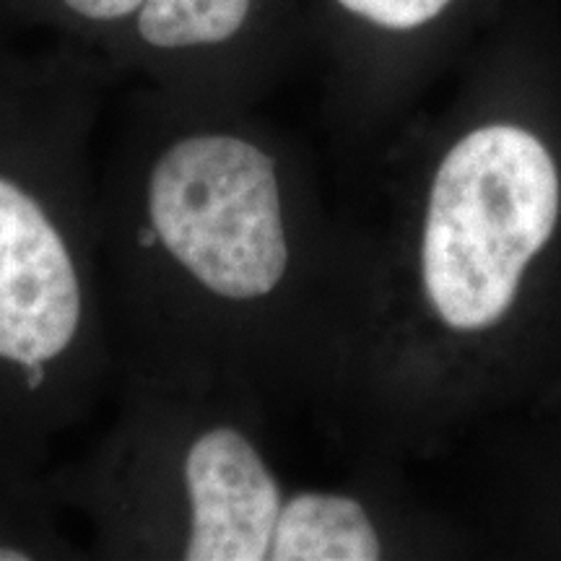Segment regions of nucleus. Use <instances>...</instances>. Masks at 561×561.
<instances>
[{"instance_id": "1", "label": "nucleus", "mask_w": 561, "mask_h": 561, "mask_svg": "<svg viewBox=\"0 0 561 561\" xmlns=\"http://www.w3.org/2000/svg\"><path fill=\"white\" fill-rule=\"evenodd\" d=\"M559 203L557 164L533 133H468L439 164L426 210L421 268L434 312L455 331L496 325L549 244Z\"/></svg>"}, {"instance_id": "2", "label": "nucleus", "mask_w": 561, "mask_h": 561, "mask_svg": "<svg viewBox=\"0 0 561 561\" xmlns=\"http://www.w3.org/2000/svg\"><path fill=\"white\" fill-rule=\"evenodd\" d=\"M149 221L203 289L261 299L289 265L273 159L250 140L201 133L172 144L149 178Z\"/></svg>"}, {"instance_id": "3", "label": "nucleus", "mask_w": 561, "mask_h": 561, "mask_svg": "<svg viewBox=\"0 0 561 561\" xmlns=\"http://www.w3.org/2000/svg\"><path fill=\"white\" fill-rule=\"evenodd\" d=\"M81 322V286L39 203L0 178V359L32 369L58 359Z\"/></svg>"}, {"instance_id": "4", "label": "nucleus", "mask_w": 561, "mask_h": 561, "mask_svg": "<svg viewBox=\"0 0 561 561\" xmlns=\"http://www.w3.org/2000/svg\"><path fill=\"white\" fill-rule=\"evenodd\" d=\"M191 500L187 561H263L280 515V489L252 442L216 426L193 442L185 458Z\"/></svg>"}, {"instance_id": "5", "label": "nucleus", "mask_w": 561, "mask_h": 561, "mask_svg": "<svg viewBox=\"0 0 561 561\" xmlns=\"http://www.w3.org/2000/svg\"><path fill=\"white\" fill-rule=\"evenodd\" d=\"M268 559L371 561L380 559V541L359 502L307 491L280 507Z\"/></svg>"}, {"instance_id": "6", "label": "nucleus", "mask_w": 561, "mask_h": 561, "mask_svg": "<svg viewBox=\"0 0 561 561\" xmlns=\"http://www.w3.org/2000/svg\"><path fill=\"white\" fill-rule=\"evenodd\" d=\"M252 0H146L138 11V34L151 47L219 45L242 30Z\"/></svg>"}, {"instance_id": "7", "label": "nucleus", "mask_w": 561, "mask_h": 561, "mask_svg": "<svg viewBox=\"0 0 561 561\" xmlns=\"http://www.w3.org/2000/svg\"><path fill=\"white\" fill-rule=\"evenodd\" d=\"M356 16L385 26V30H416L450 5V0H339Z\"/></svg>"}, {"instance_id": "8", "label": "nucleus", "mask_w": 561, "mask_h": 561, "mask_svg": "<svg viewBox=\"0 0 561 561\" xmlns=\"http://www.w3.org/2000/svg\"><path fill=\"white\" fill-rule=\"evenodd\" d=\"M62 3L89 21H117L138 13L146 0H62Z\"/></svg>"}, {"instance_id": "9", "label": "nucleus", "mask_w": 561, "mask_h": 561, "mask_svg": "<svg viewBox=\"0 0 561 561\" xmlns=\"http://www.w3.org/2000/svg\"><path fill=\"white\" fill-rule=\"evenodd\" d=\"M26 559H30V553L9 549V546H0V561H26Z\"/></svg>"}]
</instances>
